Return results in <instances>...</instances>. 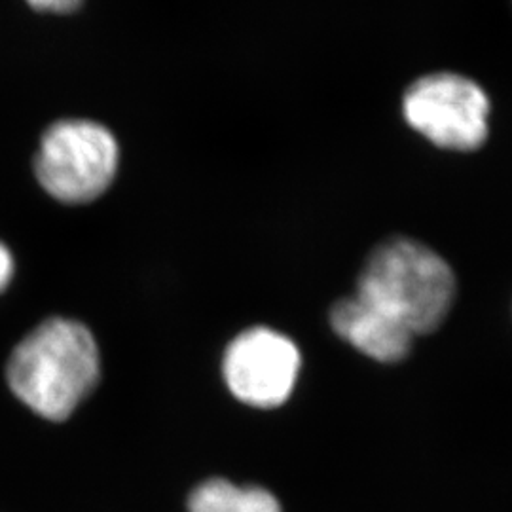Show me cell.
<instances>
[{
  "mask_svg": "<svg viewBox=\"0 0 512 512\" xmlns=\"http://www.w3.org/2000/svg\"><path fill=\"white\" fill-rule=\"evenodd\" d=\"M118 147L109 129L82 120L59 122L48 129L37 154L42 188L65 203H88L112 183Z\"/></svg>",
  "mask_w": 512,
  "mask_h": 512,
  "instance_id": "cell-4",
  "label": "cell"
},
{
  "mask_svg": "<svg viewBox=\"0 0 512 512\" xmlns=\"http://www.w3.org/2000/svg\"><path fill=\"white\" fill-rule=\"evenodd\" d=\"M330 327L353 348L380 363L404 359L414 340V334L404 325L359 296L344 298L332 306Z\"/></svg>",
  "mask_w": 512,
  "mask_h": 512,
  "instance_id": "cell-6",
  "label": "cell"
},
{
  "mask_svg": "<svg viewBox=\"0 0 512 512\" xmlns=\"http://www.w3.org/2000/svg\"><path fill=\"white\" fill-rule=\"evenodd\" d=\"M452 266L429 245L406 236L385 239L366 256L357 293L414 336L439 329L456 298Z\"/></svg>",
  "mask_w": 512,
  "mask_h": 512,
  "instance_id": "cell-1",
  "label": "cell"
},
{
  "mask_svg": "<svg viewBox=\"0 0 512 512\" xmlns=\"http://www.w3.org/2000/svg\"><path fill=\"white\" fill-rule=\"evenodd\" d=\"M99 380L92 332L67 319L33 330L8 363V384L21 403L46 420H67Z\"/></svg>",
  "mask_w": 512,
  "mask_h": 512,
  "instance_id": "cell-2",
  "label": "cell"
},
{
  "mask_svg": "<svg viewBox=\"0 0 512 512\" xmlns=\"http://www.w3.org/2000/svg\"><path fill=\"white\" fill-rule=\"evenodd\" d=\"M12 275H14V258L10 255V251L0 243V291L6 289Z\"/></svg>",
  "mask_w": 512,
  "mask_h": 512,
  "instance_id": "cell-9",
  "label": "cell"
},
{
  "mask_svg": "<svg viewBox=\"0 0 512 512\" xmlns=\"http://www.w3.org/2000/svg\"><path fill=\"white\" fill-rule=\"evenodd\" d=\"M222 368L228 389L241 403L275 408L293 393L300 351L287 336L255 327L228 346Z\"/></svg>",
  "mask_w": 512,
  "mask_h": 512,
  "instance_id": "cell-5",
  "label": "cell"
},
{
  "mask_svg": "<svg viewBox=\"0 0 512 512\" xmlns=\"http://www.w3.org/2000/svg\"><path fill=\"white\" fill-rule=\"evenodd\" d=\"M190 512H281L279 501L264 488H241L213 478L198 486L188 499Z\"/></svg>",
  "mask_w": 512,
  "mask_h": 512,
  "instance_id": "cell-7",
  "label": "cell"
},
{
  "mask_svg": "<svg viewBox=\"0 0 512 512\" xmlns=\"http://www.w3.org/2000/svg\"><path fill=\"white\" fill-rule=\"evenodd\" d=\"M33 8L42 10V12H55V14H65V12H73L74 8L82 2V0H27Z\"/></svg>",
  "mask_w": 512,
  "mask_h": 512,
  "instance_id": "cell-8",
  "label": "cell"
},
{
  "mask_svg": "<svg viewBox=\"0 0 512 512\" xmlns=\"http://www.w3.org/2000/svg\"><path fill=\"white\" fill-rule=\"evenodd\" d=\"M401 114L408 128L440 150L471 154L490 139L492 99L467 74H421L404 90Z\"/></svg>",
  "mask_w": 512,
  "mask_h": 512,
  "instance_id": "cell-3",
  "label": "cell"
}]
</instances>
